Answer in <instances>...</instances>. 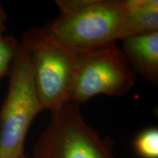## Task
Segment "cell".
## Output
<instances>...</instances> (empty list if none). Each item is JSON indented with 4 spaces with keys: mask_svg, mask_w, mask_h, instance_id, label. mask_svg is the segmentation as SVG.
I'll use <instances>...</instances> for the list:
<instances>
[{
    "mask_svg": "<svg viewBox=\"0 0 158 158\" xmlns=\"http://www.w3.org/2000/svg\"><path fill=\"white\" fill-rule=\"evenodd\" d=\"M60 14L47 27L78 52L114 44L124 10L122 0H56Z\"/></svg>",
    "mask_w": 158,
    "mask_h": 158,
    "instance_id": "obj_1",
    "label": "cell"
},
{
    "mask_svg": "<svg viewBox=\"0 0 158 158\" xmlns=\"http://www.w3.org/2000/svg\"><path fill=\"white\" fill-rule=\"evenodd\" d=\"M8 76V90L0 110V158H19L24 155L31 124L43 110L30 56L21 42Z\"/></svg>",
    "mask_w": 158,
    "mask_h": 158,
    "instance_id": "obj_2",
    "label": "cell"
},
{
    "mask_svg": "<svg viewBox=\"0 0 158 158\" xmlns=\"http://www.w3.org/2000/svg\"><path fill=\"white\" fill-rule=\"evenodd\" d=\"M21 43L30 56L43 110L54 113L68 101L79 52L56 38L47 25L25 31Z\"/></svg>",
    "mask_w": 158,
    "mask_h": 158,
    "instance_id": "obj_3",
    "label": "cell"
},
{
    "mask_svg": "<svg viewBox=\"0 0 158 158\" xmlns=\"http://www.w3.org/2000/svg\"><path fill=\"white\" fill-rule=\"evenodd\" d=\"M33 158H116L111 145L82 117L80 105L68 101L51 114L33 149Z\"/></svg>",
    "mask_w": 158,
    "mask_h": 158,
    "instance_id": "obj_4",
    "label": "cell"
},
{
    "mask_svg": "<svg viewBox=\"0 0 158 158\" xmlns=\"http://www.w3.org/2000/svg\"><path fill=\"white\" fill-rule=\"evenodd\" d=\"M135 73L115 44L79 52L68 101L85 103L98 94L124 95L135 84Z\"/></svg>",
    "mask_w": 158,
    "mask_h": 158,
    "instance_id": "obj_5",
    "label": "cell"
},
{
    "mask_svg": "<svg viewBox=\"0 0 158 158\" xmlns=\"http://www.w3.org/2000/svg\"><path fill=\"white\" fill-rule=\"evenodd\" d=\"M122 52L134 73L157 85L158 32L123 40Z\"/></svg>",
    "mask_w": 158,
    "mask_h": 158,
    "instance_id": "obj_6",
    "label": "cell"
},
{
    "mask_svg": "<svg viewBox=\"0 0 158 158\" xmlns=\"http://www.w3.org/2000/svg\"><path fill=\"white\" fill-rule=\"evenodd\" d=\"M158 32L157 0H125L117 40Z\"/></svg>",
    "mask_w": 158,
    "mask_h": 158,
    "instance_id": "obj_7",
    "label": "cell"
},
{
    "mask_svg": "<svg viewBox=\"0 0 158 158\" xmlns=\"http://www.w3.org/2000/svg\"><path fill=\"white\" fill-rule=\"evenodd\" d=\"M133 147L141 158H158L157 128H147L138 133L133 141Z\"/></svg>",
    "mask_w": 158,
    "mask_h": 158,
    "instance_id": "obj_8",
    "label": "cell"
},
{
    "mask_svg": "<svg viewBox=\"0 0 158 158\" xmlns=\"http://www.w3.org/2000/svg\"><path fill=\"white\" fill-rule=\"evenodd\" d=\"M19 46L17 39L10 35H5L0 39V81L9 75Z\"/></svg>",
    "mask_w": 158,
    "mask_h": 158,
    "instance_id": "obj_9",
    "label": "cell"
},
{
    "mask_svg": "<svg viewBox=\"0 0 158 158\" xmlns=\"http://www.w3.org/2000/svg\"><path fill=\"white\" fill-rule=\"evenodd\" d=\"M7 20L6 13L4 10L2 6L0 4V39L5 36V32L6 30L5 28V22Z\"/></svg>",
    "mask_w": 158,
    "mask_h": 158,
    "instance_id": "obj_10",
    "label": "cell"
},
{
    "mask_svg": "<svg viewBox=\"0 0 158 158\" xmlns=\"http://www.w3.org/2000/svg\"><path fill=\"white\" fill-rule=\"evenodd\" d=\"M19 158H27V157H25V155H23V156H21V157H19Z\"/></svg>",
    "mask_w": 158,
    "mask_h": 158,
    "instance_id": "obj_11",
    "label": "cell"
}]
</instances>
